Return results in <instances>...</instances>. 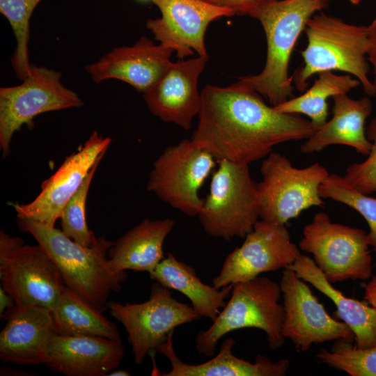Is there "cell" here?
<instances>
[{"mask_svg": "<svg viewBox=\"0 0 376 376\" xmlns=\"http://www.w3.org/2000/svg\"><path fill=\"white\" fill-rule=\"evenodd\" d=\"M327 0H276L263 3L249 14L258 19L266 37L267 50L265 67L256 75L240 77L276 106L293 97L292 76L288 75L290 56L308 20L327 8Z\"/></svg>", "mask_w": 376, "mask_h": 376, "instance_id": "obj_2", "label": "cell"}, {"mask_svg": "<svg viewBox=\"0 0 376 376\" xmlns=\"http://www.w3.org/2000/svg\"><path fill=\"white\" fill-rule=\"evenodd\" d=\"M111 139L96 131L77 152L67 157L59 169L42 184L38 196L27 204H13L18 218L54 226L65 203L78 190L96 162L102 158Z\"/></svg>", "mask_w": 376, "mask_h": 376, "instance_id": "obj_15", "label": "cell"}, {"mask_svg": "<svg viewBox=\"0 0 376 376\" xmlns=\"http://www.w3.org/2000/svg\"><path fill=\"white\" fill-rule=\"evenodd\" d=\"M281 295L280 283L266 276H258L235 283L230 299L212 325L198 334L196 338L198 352L213 357L223 336L244 328L263 330L271 350L282 347L285 339L282 334L285 311L279 304Z\"/></svg>", "mask_w": 376, "mask_h": 376, "instance_id": "obj_5", "label": "cell"}, {"mask_svg": "<svg viewBox=\"0 0 376 376\" xmlns=\"http://www.w3.org/2000/svg\"><path fill=\"white\" fill-rule=\"evenodd\" d=\"M131 374L125 370H113L110 372L108 375L109 376H129Z\"/></svg>", "mask_w": 376, "mask_h": 376, "instance_id": "obj_36", "label": "cell"}, {"mask_svg": "<svg viewBox=\"0 0 376 376\" xmlns=\"http://www.w3.org/2000/svg\"><path fill=\"white\" fill-rule=\"evenodd\" d=\"M243 244L226 258L212 285L221 288L286 268L301 254L285 225L258 220Z\"/></svg>", "mask_w": 376, "mask_h": 376, "instance_id": "obj_13", "label": "cell"}, {"mask_svg": "<svg viewBox=\"0 0 376 376\" xmlns=\"http://www.w3.org/2000/svg\"><path fill=\"white\" fill-rule=\"evenodd\" d=\"M364 299L376 308V276H373L366 285Z\"/></svg>", "mask_w": 376, "mask_h": 376, "instance_id": "obj_34", "label": "cell"}, {"mask_svg": "<svg viewBox=\"0 0 376 376\" xmlns=\"http://www.w3.org/2000/svg\"><path fill=\"white\" fill-rule=\"evenodd\" d=\"M158 347L156 352L164 354L170 361L171 370L163 373L164 376H284L290 361L281 359L271 361L264 355H258L255 362L239 358L233 354L235 340L232 338L225 340L219 353L207 361L199 364H189L182 361L176 354L173 346V334Z\"/></svg>", "mask_w": 376, "mask_h": 376, "instance_id": "obj_22", "label": "cell"}, {"mask_svg": "<svg viewBox=\"0 0 376 376\" xmlns=\"http://www.w3.org/2000/svg\"><path fill=\"white\" fill-rule=\"evenodd\" d=\"M366 135L372 142L368 157L362 162L350 164L343 177L354 189L369 195L376 192V116L366 128Z\"/></svg>", "mask_w": 376, "mask_h": 376, "instance_id": "obj_32", "label": "cell"}, {"mask_svg": "<svg viewBox=\"0 0 376 376\" xmlns=\"http://www.w3.org/2000/svg\"><path fill=\"white\" fill-rule=\"evenodd\" d=\"M320 194L322 198L352 207L365 219L370 228L368 242L376 253V198L359 191L337 174H329L325 178L320 187Z\"/></svg>", "mask_w": 376, "mask_h": 376, "instance_id": "obj_29", "label": "cell"}, {"mask_svg": "<svg viewBox=\"0 0 376 376\" xmlns=\"http://www.w3.org/2000/svg\"><path fill=\"white\" fill-rule=\"evenodd\" d=\"M288 267L333 301L338 318L354 333L355 347L365 349L376 346V308L366 299L359 301L344 295L332 285L313 259L308 256L301 254Z\"/></svg>", "mask_w": 376, "mask_h": 376, "instance_id": "obj_24", "label": "cell"}, {"mask_svg": "<svg viewBox=\"0 0 376 376\" xmlns=\"http://www.w3.org/2000/svg\"><path fill=\"white\" fill-rule=\"evenodd\" d=\"M42 0H0V12L9 22L17 42L11 63L17 77L22 81L31 70L28 43L29 21L33 11Z\"/></svg>", "mask_w": 376, "mask_h": 376, "instance_id": "obj_28", "label": "cell"}, {"mask_svg": "<svg viewBox=\"0 0 376 376\" xmlns=\"http://www.w3.org/2000/svg\"><path fill=\"white\" fill-rule=\"evenodd\" d=\"M369 246L365 230L332 222L322 212L316 213L305 226L299 242L300 249L313 256L316 265L331 283L370 278Z\"/></svg>", "mask_w": 376, "mask_h": 376, "instance_id": "obj_9", "label": "cell"}, {"mask_svg": "<svg viewBox=\"0 0 376 376\" xmlns=\"http://www.w3.org/2000/svg\"><path fill=\"white\" fill-rule=\"evenodd\" d=\"M216 160L191 139H183L167 147L155 161L147 189L173 208L189 217L198 216L204 200L199 191Z\"/></svg>", "mask_w": 376, "mask_h": 376, "instance_id": "obj_10", "label": "cell"}, {"mask_svg": "<svg viewBox=\"0 0 376 376\" xmlns=\"http://www.w3.org/2000/svg\"><path fill=\"white\" fill-rule=\"evenodd\" d=\"M174 226L169 218L144 219L113 242L108 264L116 273L127 269L152 272L164 258L163 244Z\"/></svg>", "mask_w": 376, "mask_h": 376, "instance_id": "obj_23", "label": "cell"}, {"mask_svg": "<svg viewBox=\"0 0 376 376\" xmlns=\"http://www.w3.org/2000/svg\"><path fill=\"white\" fill-rule=\"evenodd\" d=\"M207 60L199 56L171 62L161 77L143 93L150 112L164 122L189 130L201 109L198 80Z\"/></svg>", "mask_w": 376, "mask_h": 376, "instance_id": "obj_17", "label": "cell"}, {"mask_svg": "<svg viewBox=\"0 0 376 376\" xmlns=\"http://www.w3.org/2000/svg\"><path fill=\"white\" fill-rule=\"evenodd\" d=\"M19 223L54 261L65 286L98 311L108 309L109 295L120 291L127 276L126 272L118 274L109 266L106 256L113 242L100 237L87 247L54 226L27 218H19Z\"/></svg>", "mask_w": 376, "mask_h": 376, "instance_id": "obj_3", "label": "cell"}, {"mask_svg": "<svg viewBox=\"0 0 376 376\" xmlns=\"http://www.w3.org/2000/svg\"><path fill=\"white\" fill-rule=\"evenodd\" d=\"M206 198L198 217L210 235L229 240L244 237L258 220V183L249 164L217 161Z\"/></svg>", "mask_w": 376, "mask_h": 376, "instance_id": "obj_6", "label": "cell"}, {"mask_svg": "<svg viewBox=\"0 0 376 376\" xmlns=\"http://www.w3.org/2000/svg\"><path fill=\"white\" fill-rule=\"evenodd\" d=\"M51 311L56 334L121 340L116 326L102 312L67 286Z\"/></svg>", "mask_w": 376, "mask_h": 376, "instance_id": "obj_26", "label": "cell"}, {"mask_svg": "<svg viewBox=\"0 0 376 376\" xmlns=\"http://www.w3.org/2000/svg\"><path fill=\"white\" fill-rule=\"evenodd\" d=\"M280 286L285 311L282 334L297 350L304 352L313 344L327 341H354L347 324L330 316L306 281L292 269L284 268Z\"/></svg>", "mask_w": 376, "mask_h": 376, "instance_id": "obj_14", "label": "cell"}, {"mask_svg": "<svg viewBox=\"0 0 376 376\" xmlns=\"http://www.w3.org/2000/svg\"><path fill=\"white\" fill-rule=\"evenodd\" d=\"M332 118L318 128L300 147V152L311 154L331 145H343L368 155L372 142L368 139L365 124L373 111L368 97L358 100L347 94L333 97Z\"/></svg>", "mask_w": 376, "mask_h": 376, "instance_id": "obj_21", "label": "cell"}, {"mask_svg": "<svg viewBox=\"0 0 376 376\" xmlns=\"http://www.w3.org/2000/svg\"><path fill=\"white\" fill-rule=\"evenodd\" d=\"M61 77L59 72L32 64L21 84L0 88V147L4 156L9 154L14 133L24 124L33 127L35 116L83 104Z\"/></svg>", "mask_w": 376, "mask_h": 376, "instance_id": "obj_12", "label": "cell"}, {"mask_svg": "<svg viewBox=\"0 0 376 376\" xmlns=\"http://www.w3.org/2000/svg\"><path fill=\"white\" fill-rule=\"evenodd\" d=\"M351 3L354 4V5H357L358 3H359V2L361 1V0H348Z\"/></svg>", "mask_w": 376, "mask_h": 376, "instance_id": "obj_37", "label": "cell"}, {"mask_svg": "<svg viewBox=\"0 0 376 376\" xmlns=\"http://www.w3.org/2000/svg\"><path fill=\"white\" fill-rule=\"evenodd\" d=\"M327 1L329 2V1H331V0H327Z\"/></svg>", "mask_w": 376, "mask_h": 376, "instance_id": "obj_39", "label": "cell"}, {"mask_svg": "<svg viewBox=\"0 0 376 376\" xmlns=\"http://www.w3.org/2000/svg\"><path fill=\"white\" fill-rule=\"evenodd\" d=\"M15 306L13 298L3 288H0V317L3 313Z\"/></svg>", "mask_w": 376, "mask_h": 376, "instance_id": "obj_35", "label": "cell"}, {"mask_svg": "<svg viewBox=\"0 0 376 376\" xmlns=\"http://www.w3.org/2000/svg\"><path fill=\"white\" fill-rule=\"evenodd\" d=\"M150 290L149 299L142 303H108L111 315L128 334L136 364L165 343L175 327L201 318L191 306L173 298L171 290L159 283H152Z\"/></svg>", "mask_w": 376, "mask_h": 376, "instance_id": "obj_11", "label": "cell"}, {"mask_svg": "<svg viewBox=\"0 0 376 376\" xmlns=\"http://www.w3.org/2000/svg\"><path fill=\"white\" fill-rule=\"evenodd\" d=\"M209 3L232 10L235 15H249L258 6L276 0H203Z\"/></svg>", "mask_w": 376, "mask_h": 376, "instance_id": "obj_33", "label": "cell"}, {"mask_svg": "<svg viewBox=\"0 0 376 376\" xmlns=\"http://www.w3.org/2000/svg\"><path fill=\"white\" fill-rule=\"evenodd\" d=\"M174 52L168 45H155L142 36L133 46L113 49L97 62L86 65V70L95 83L118 79L143 93L166 71Z\"/></svg>", "mask_w": 376, "mask_h": 376, "instance_id": "obj_19", "label": "cell"}, {"mask_svg": "<svg viewBox=\"0 0 376 376\" xmlns=\"http://www.w3.org/2000/svg\"><path fill=\"white\" fill-rule=\"evenodd\" d=\"M124 356L121 340L54 333L47 343L44 363L67 376H105L119 366Z\"/></svg>", "mask_w": 376, "mask_h": 376, "instance_id": "obj_18", "label": "cell"}, {"mask_svg": "<svg viewBox=\"0 0 376 376\" xmlns=\"http://www.w3.org/2000/svg\"><path fill=\"white\" fill-rule=\"evenodd\" d=\"M201 95L198 121L190 139L217 161L249 164L265 158L274 146L307 139L318 129L299 114L267 105L240 81L226 87L207 85Z\"/></svg>", "mask_w": 376, "mask_h": 376, "instance_id": "obj_1", "label": "cell"}, {"mask_svg": "<svg viewBox=\"0 0 376 376\" xmlns=\"http://www.w3.org/2000/svg\"><path fill=\"white\" fill-rule=\"evenodd\" d=\"M359 84V81L350 75H338L331 71L322 72L318 74L313 86L301 95L293 97L274 107L283 113L304 114L320 128L327 121V100L347 94Z\"/></svg>", "mask_w": 376, "mask_h": 376, "instance_id": "obj_27", "label": "cell"}, {"mask_svg": "<svg viewBox=\"0 0 376 376\" xmlns=\"http://www.w3.org/2000/svg\"><path fill=\"white\" fill-rule=\"evenodd\" d=\"M162 17L149 19L147 27L155 39L172 47L179 60L194 54L208 57L205 34L210 22L234 13L203 0H152Z\"/></svg>", "mask_w": 376, "mask_h": 376, "instance_id": "obj_16", "label": "cell"}, {"mask_svg": "<svg viewBox=\"0 0 376 376\" xmlns=\"http://www.w3.org/2000/svg\"><path fill=\"white\" fill-rule=\"evenodd\" d=\"M1 318L0 359L5 363H45L47 343L55 333L52 311L38 306H15Z\"/></svg>", "mask_w": 376, "mask_h": 376, "instance_id": "obj_20", "label": "cell"}, {"mask_svg": "<svg viewBox=\"0 0 376 376\" xmlns=\"http://www.w3.org/2000/svg\"><path fill=\"white\" fill-rule=\"evenodd\" d=\"M0 279L17 306L52 311L65 287L57 265L40 244H24L3 230L0 232Z\"/></svg>", "mask_w": 376, "mask_h": 376, "instance_id": "obj_8", "label": "cell"}, {"mask_svg": "<svg viewBox=\"0 0 376 376\" xmlns=\"http://www.w3.org/2000/svg\"><path fill=\"white\" fill-rule=\"evenodd\" d=\"M139 1H152V0H139Z\"/></svg>", "mask_w": 376, "mask_h": 376, "instance_id": "obj_38", "label": "cell"}, {"mask_svg": "<svg viewBox=\"0 0 376 376\" xmlns=\"http://www.w3.org/2000/svg\"><path fill=\"white\" fill-rule=\"evenodd\" d=\"M304 30L308 43L301 52L304 65L292 75L297 90L305 91L308 79L315 74L339 70L355 77L368 95H376L368 77V26L347 24L320 13L308 20Z\"/></svg>", "mask_w": 376, "mask_h": 376, "instance_id": "obj_4", "label": "cell"}, {"mask_svg": "<svg viewBox=\"0 0 376 376\" xmlns=\"http://www.w3.org/2000/svg\"><path fill=\"white\" fill-rule=\"evenodd\" d=\"M319 361L351 376H376V346L361 349L346 340H336L329 351L321 349Z\"/></svg>", "mask_w": 376, "mask_h": 376, "instance_id": "obj_30", "label": "cell"}, {"mask_svg": "<svg viewBox=\"0 0 376 376\" xmlns=\"http://www.w3.org/2000/svg\"><path fill=\"white\" fill-rule=\"evenodd\" d=\"M151 279L170 290L186 296L194 311L202 318L214 321L219 309L226 304L233 285L217 288L201 281L191 266L178 260L169 253L150 274Z\"/></svg>", "mask_w": 376, "mask_h": 376, "instance_id": "obj_25", "label": "cell"}, {"mask_svg": "<svg viewBox=\"0 0 376 376\" xmlns=\"http://www.w3.org/2000/svg\"><path fill=\"white\" fill-rule=\"evenodd\" d=\"M262 180L258 183L260 219L285 225L311 207L323 206L320 187L329 175L319 163L295 167L286 156L272 152L260 166Z\"/></svg>", "mask_w": 376, "mask_h": 376, "instance_id": "obj_7", "label": "cell"}, {"mask_svg": "<svg viewBox=\"0 0 376 376\" xmlns=\"http://www.w3.org/2000/svg\"><path fill=\"white\" fill-rule=\"evenodd\" d=\"M101 159L96 162L80 187L65 203L60 217L63 233L75 242L87 247L94 246L98 240L88 227L86 204L91 180Z\"/></svg>", "mask_w": 376, "mask_h": 376, "instance_id": "obj_31", "label": "cell"}]
</instances>
